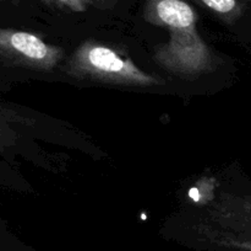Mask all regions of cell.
Masks as SVG:
<instances>
[{
  "label": "cell",
  "instance_id": "cell-5",
  "mask_svg": "<svg viewBox=\"0 0 251 251\" xmlns=\"http://www.w3.org/2000/svg\"><path fill=\"white\" fill-rule=\"evenodd\" d=\"M239 223V233L228 240V245L240 251H251V199L244 203Z\"/></svg>",
  "mask_w": 251,
  "mask_h": 251
},
{
  "label": "cell",
  "instance_id": "cell-8",
  "mask_svg": "<svg viewBox=\"0 0 251 251\" xmlns=\"http://www.w3.org/2000/svg\"><path fill=\"white\" fill-rule=\"evenodd\" d=\"M91 1H97V2H110V1H114V0H91Z\"/></svg>",
  "mask_w": 251,
  "mask_h": 251
},
{
  "label": "cell",
  "instance_id": "cell-4",
  "mask_svg": "<svg viewBox=\"0 0 251 251\" xmlns=\"http://www.w3.org/2000/svg\"><path fill=\"white\" fill-rule=\"evenodd\" d=\"M145 16L152 24L166 26L171 32L196 30L198 15L184 0H149Z\"/></svg>",
  "mask_w": 251,
  "mask_h": 251
},
{
  "label": "cell",
  "instance_id": "cell-1",
  "mask_svg": "<svg viewBox=\"0 0 251 251\" xmlns=\"http://www.w3.org/2000/svg\"><path fill=\"white\" fill-rule=\"evenodd\" d=\"M73 69L78 74L105 81L137 85H153L158 80L144 73L130 59L123 58L109 47L97 43H85L73 58Z\"/></svg>",
  "mask_w": 251,
  "mask_h": 251
},
{
  "label": "cell",
  "instance_id": "cell-6",
  "mask_svg": "<svg viewBox=\"0 0 251 251\" xmlns=\"http://www.w3.org/2000/svg\"><path fill=\"white\" fill-rule=\"evenodd\" d=\"M203 5L212 11L226 17H237L242 12L239 0H200Z\"/></svg>",
  "mask_w": 251,
  "mask_h": 251
},
{
  "label": "cell",
  "instance_id": "cell-7",
  "mask_svg": "<svg viewBox=\"0 0 251 251\" xmlns=\"http://www.w3.org/2000/svg\"><path fill=\"white\" fill-rule=\"evenodd\" d=\"M47 1H50L53 4L66 7V9L76 12H82L87 10L92 2L91 0H47Z\"/></svg>",
  "mask_w": 251,
  "mask_h": 251
},
{
  "label": "cell",
  "instance_id": "cell-2",
  "mask_svg": "<svg viewBox=\"0 0 251 251\" xmlns=\"http://www.w3.org/2000/svg\"><path fill=\"white\" fill-rule=\"evenodd\" d=\"M157 59L164 68L186 75L205 71L211 63L207 46L196 30L172 32L171 41L159 49Z\"/></svg>",
  "mask_w": 251,
  "mask_h": 251
},
{
  "label": "cell",
  "instance_id": "cell-3",
  "mask_svg": "<svg viewBox=\"0 0 251 251\" xmlns=\"http://www.w3.org/2000/svg\"><path fill=\"white\" fill-rule=\"evenodd\" d=\"M0 46L37 68H53L61 56L60 49L28 32H0Z\"/></svg>",
  "mask_w": 251,
  "mask_h": 251
}]
</instances>
